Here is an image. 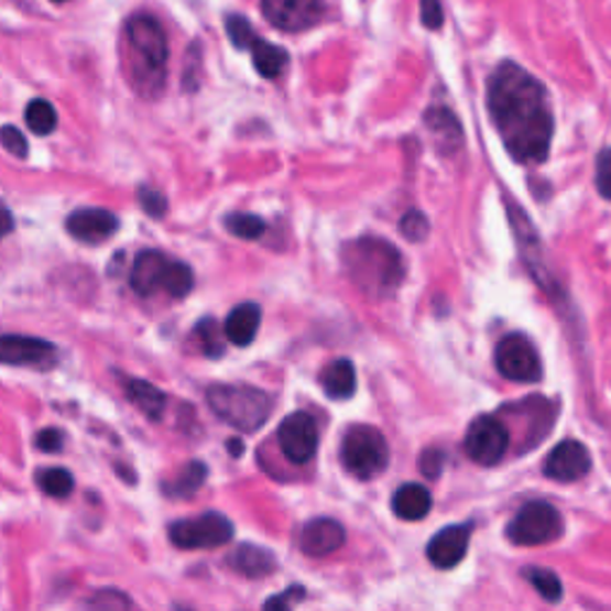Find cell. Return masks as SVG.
Listing matches in <instances>:
<instances>
[{
  "mask_svg": "<svg viewBox=\"0 0 611 611\" xmlns=\"http://www.w3.org/2000/svg\"><path fill=\"white\" fill-rule=\"evenodd\" d=\"M488 110L516 163H545L554 137L547 91L528 69L502 63L488 81Z\"/></svg>",
  "mask_w": 611,
  "mask_h": 611,
  "instance_id": "1",
  "label": "cell"
},
{
  "mask_svg": "<svg viewBox=\"0 0 611 611\" xmlns=\"http://www.w3.org/2000/svg\"><path fill=\"white\" fill-rule=\"evenodd\" d=\"M122 65L132 89L153 101L165 91L167 81V39L161 22L151 15L127 20L122 32Z\"/></svg>",
  "mask_w": 611,
  "mask_h": 611,
  "instance_id": "2",
  "label": "cell"
},
{
  "mask_svg": "<svg viewBox=\"0 0 611 611\" xmlns=\"http://www.w3.org/2000/svg\"><path fill=\"white\" fill-rule=\"evenodd\" d=\"M349 280L368 298H388L402 287L406 265L400 249L380 237H361L342 247Z\"/></svg>",
  "mask_w": 611,
  "mask_h": 611,
  "instance_id": "3",
  "label": "cell"
},
{
  "mask_svg": "<svg viewBox=\"0 0 611 611\" xmlns=\"http://www.w3.org/2000/svg\"><path fill=\"white\" fill-rule=\"evenodd\" d=\"M130 287L144 298L159 294L184 298L194 290V273L187 263L170 259L163 251H141L130 270Z\"/></svg>",
  "mask_w": 611,
  "mask_h": 611,
  "instance_id": "4",
  "label": "cell"
},
{
  "mask_svg": "<svg viewBox=\"0 0 611 611\" xmlns=\"http://www.w3.org/2000/svg\"><path fill=\"white\" fill-rule=\"evenodd\" d=\"M206 402L212 414L239 433H255L273 414V396L251 385H212Z\"/></svg>",
  "mask_w": 611,
  "mask_h": 611,
  "instance_id": "5",
  "label": "cell"
},
{
  "mask_svg": "<svg viewBox=\"0 0 611 611\" xmlns=\"http://www.w3.org/2000/svg\"><path fill=\"white\" fill-rule=\"evenodd\" d=\"M342 463L351 476L361 480H371L388 468L390 447L388 439L378 428L371 425H353L342 439Z\"/></svg>",
  "mask_w": 611,
  "mask_h": 611,
  "instance_id": "6",
  "label": "cell"
},
{
  "mask_svg": "<svg viewBox=\"0 0 611 611\" xmlns=\"http://www.w3.org/2000/svg\"><path fill=\"white\" fill-rule=\"evenodd\" d=\"M564 531L561 514L549 502H528L506 525V537L521 547L554 543Z\"/></svg>",
  "mask_w": 611,
  "mask_h": 611,
  "instance_id": "7",
  "label": "cell"
},
{
  "mask_svg": "<svg viewBox=\"0 0 611 611\" xmlns=\"http://www.w3.org/2000/svg\"><path fill=\"white\" fill-rule=\"evenodd\" d=\"M234 525L232 521L218 514V511H206V514L177 521L170 525V539L179 549H212L222 547L232 539Z\"/></svg>",
  "mask_w": 611,
  "mask_h": 611,
  "instance_id": "8",
  "label": "cell"
},
{
  "mask_svg": "<svg viewBox=\"0 0 611 611\" xmlns=\"http://www.w3.org/2000/svg\"><path fill=\"white\" fill-rule=\"evenodd\" d=\"M494 363L497 371H500L506 380L511 382H525V385H533L543 378V361H539V353L533 347V342L525 335H506L500 345L494 349Z\"/></svg>",
  "mask_w": 611,
  "mask_h": 611,
  "instance_id": "9",
  "label": "cell"
},
{
  "mask_svg": "<svg viewBox=\"0 0 611 611\" xmlns=\"http://www.w3.org/2000/svg\"><path fill=\"white\" fill-rule=\"evenodd\" d=\"M463 449L468 459L478 466H497L509 449V430L502 421L494 416H480L476 418L466 430Z\"/></svg>",
  "mask_w": 611,
  "mask_h": 611,
  "instance_id": "10",
  "label": "cell"
},
{
  "mask_svg": "<svg viewBox=\"0 0 611 611\" xmlns=\"http://www.w3.org/2000/svg\"><path fill=\"white\" fill-rule=\"evenodd\" d=\"M277 445L284 459L296 466H306L310 459H316L318 425L314 416L306 414V411H296V414L284 418L277 428Z\"/></svg>",
  "mask_w": 611,
  "mask_h": 611,
  "instance_id": "11",
  "label": "cell"
},
{
  "mask_svg": "<svg viewBox=\"0 0 611 611\" xmlns=\"http://www.w3.org/2000/svg\"><path fill=\"white\" fill-rule=\"evenodd\" d=\"M263 18L282 32H306L325 20V0H261Z\"/></svg>",
  "mask_w": 611,
  "mask_h": 611,
  "instance_id": "12",
  "label": "cell"
},
{
  "mask_svg": "<svg viewBox=\"0 0 611 611\" xmlns=\"http://www.w3.org/2000/svg\"><path fill=\"white\" fill-rule=\"evenodd\" d=\"M0 363L48 371L58 363V349L39 337L0 335Z\"/></svg>",
  "mask_w": 611,
  "mask_h": 611,
  "instance_id": "13",
  "label": "cell"
},
{
  "mask_svg": "<svg viewBox=\"0 0 611 611\" xmlns=\"http://www.w3.org/2000/svg\"><path fill=\"white\" fill-rule=\"evenodd\" d=\"M69 237H75L81 244H103L120 230V220L116 212L106 208H79L69 212L65 222Z\"/></svg>",
  "mask_w": 611,
  "mask_h": 611,
  "instance_id": "14",
  "label": "cell"
},
{
  "mask_svg": "<svg viewBox=\"0 0 611 611\" xmlns=\"http://www.w3.org/2000/svg\"><path fill=\"white\" fill-rule=\"evenodd\" d=\"M590 451L578 439H564L545 459V476L557 482H576L590 471Z\"/></svg>",
  "mask_w": 611,
  "mask_h": 611,
  "instance_id": "15",
  "label": "cell"
},
{
  "mask_svg": "<svg viewBox=\"0 0 611 611\" xmlns=\"http://www.w3.org/2000/svg\"><path fill=\"white\" fill-rule=\"evenodd\" d=\"M347 533L342 528V523L335 519H314L308 521L302 535H298V549H302L306 557H328V554H335L337 549L345 547Z\"/></svg>",
  "mask_w": 611,
  "mask_h": 611,
  "instance_id": "16",
  "label": "cell"
},
{
  "mask_svg": "<svg viewBox=\"0 0 611 611\" xmlns=\"http://www.w3.org/2000/svg\"><path fill=\"white\" fill-rule=\"evenodd\" d=\"M468 545H471V525L459 523L439 531L428 543L425 554L435 568H454L463 561Z\"/></svg>",
  "mask_w": 611,
  "mask_h": 611,
  "instance_id": "17",
  "label": "cell"
},
{
  "mask_svg": "<svg viewBox=\"0 0 611 611\" xmlns=\"http://www.w3.org/2000/svg\"><path fill=\"white\" fill-rule=\"evenodd\" d=\"M261 328V306L259 304H239L230 310L225 320V337L234 347H249Z\"/></svg>",
  "mask_w": 611,
  "mask_h": 611,
  "instance_id": "18",
  "label": "cell"
},
{
  "mask_svg": "<svg viewBox=\"0 0 611 611\" xmlns=\"http://www.w3.org/2000/svg\"><path fill=\"white\" fill-rule=\"evenodd\" d=\"M392 509L402 521H423L430 514L433 497L428 488L418 485V482H406V485L394 492Z\"/></svg>",
  "mask_w": 611,
  "mask_h": 611,
  "instance_id": "19",
  "label": "cell"
},
{
  "mask_svg": "<svg viewBox=\"0 0 611 611\" xmlns=\"http://www.w3.org/2000/svg\"><path fill=\"white\" fill-rule=\"evenodd\" d=\"M237 574L247 576V578H265L275 571V557L270 549L255 547V545H241L234 549V554L227 559Z\"/></svg>",
  "mask_w": 611,
  "mask_h": 611,
  "instance_id": "20",
  "label": "cell"
},
{
  "mask_svg": "<svg viewBox=\"0 0 611 611\" xmlns=\"http://www.w3.org/2000/svg\"><path fill=\"white\" fill-rule=\"evenodd\" d=\"M124 392H127V400H130L149 421L163 418L165 406H167V396L159 388L151 385V382L130 378V380H124Z\"/></svg>",
  "mask_w": 611,
  "mask_h": 611,
  "instance_id": "21",
  "label": "cell"
},
{
  "mask_svg": "<svg viewBox=\"0 0 611 611\" xmlns=\"http://www.w3.org/2000/svg\"><path fill=\"white\" fill-rule=\"evenodd\" d=\"M320 385L330 400H349L357 392V371H353L351 361L337 359L323 368Z\"/></svg>",
  "mask_w": 611,
  "mask_h": 611,
  "instance_id": "22",
  "label": "cell"
},
{
  "mask_svg": "<svg viewBox=\"0 0 611 611\" xmlns=\"http://www.w3.org/2000/svg\"><path fill=\"white\" fill-rule=\"evenodd\" d=\"M249 51H251V61H253L255 73H259L265 79L280 77L284 73V67H287V63H290L287 51L275 46V44H270V41H265L261 36L253 39V44H251Z\"/></svg>",
  "mask_w": 611,
  "mask_h": 611,
  "instance_id": "23",
  "label": "cell"
},
{
  "mask_svg": "<svg viewBox=\"0 0 611 611\" xmlns=\"http://www.w3.org/2000/svg\"><path fill=\"white\" fill-rule=\"evenodd\" d=\"M425 124H428V130L433 134L439 137V144L449 146L451 149H459L461 141H463V132H461V124L454 116L451 110L447 108H430L425 112Z\"/></svg>",
  "mask_w": 611,
  "mask_h": 611,
  "instance_id": "24",
  "label": "cell"
},
{
  "mask_svg": "<svg viewBox=\"0 0 611 611\" xmlns=\"http://www.w3.org/2000/svg\"><path fill=\"white\" fill-rule=\"evenodd\" d=\"M208 468L201 461H192L182 468V471L163 485V492L167 497H175V500H184V497H192L198 488L206 482Z\"/></svg>",
  "mask_w": 611,
  "mask_h": 611,
  "instance_id": "25",
  "label": "cell"
},
{
  "mask_svg": "<svg viewBox=\"0 0 611 611\" xmlns=\"http://www.w3.org/2000/svg\"><path fill=\"white\" fill-rule=\"evenodd\" d=\"M24 120L34 134L48 137L55 132V127H58V112H55V108L46 98H34L24 110Z\"/></svg>",
  "mask_w": 611,
  "mask_h": 611,
  "instance_id": "26",
  "label": "cell"
},
{
  "mask_svg": "<svg viewBox=\"0 0 611 611\" xmlns=\"http://www.w3.org/2000/svg\"><path fill=\"white\" fill-rule=\"evenodd\" d=\"M523 578H528L533 582V588L539 592V597L547 602H559L564 597V586L557 578V574L549 571V568H537L531 566L523 571Z\"/></svg>",
  "mask_w": 611,
  "mask_h": 611,
  "instance_id": "27",
  "label": "cell"
},
{
  "mask_svg": "<svg viewBox=\"0 0 611 611\" xmlns=\"http://www.w3.org/2000/svg\"><path fill=\"white\" fill-rule=\"evenodd\" d=\"M225 227L234 237L247 239V241L261 239L265 234V230H268L265 220L259 218V216H251V212H232V216L225 218Z\"/></svg>",
  "mask_w": 611,
  "mask_h": 611,
  "instance_id": "28",
  "label": "cell"
},
{
  "mask_svg": "<svg viewBox=\"0 0 611 611\" xmlns=\"http://www.w3.org/2000/svg\"><path fill=\"white\" fill-rule=\"evenodd\" d=\"M41 490L51 497H67L69 492L75 490V480L73 473L65 471V468H46L36 476Z\"/></svg>",
  "mask_w": 611,
  "mask_h": 611,
  "instance_id": "29",
  "label": "cell"
},
{
  "mask_svg": "<svg viewBox=\"0 0 611 611\" xmlns=\"http://www.w3.org/2000/svg\"><path fill=\"white\" fill-rule=\"evenodd\" d=\"M196 339H198V345H201L204 353L210 359H218L225 353V345H222V335H220V328H218V323L212 320V318H204L201 323L196 325V330H194Z\"/></svg>",
  "mask_w": 611,
  "mask_h": 611,
  "instance_id": "30",
  "label": "cell"
},
{
  "mask_svg": "<svg viewBox=\"0 0 611 611\" xmlns=\"http://www.w3.org/2000/svg\"><path fill=\"white\" fill-rule=\"evenodd\" d=\"M84 609L87 611H130L132 604H130V597H127L124 592L120 590H98L94 592L87 604H84Z\"/></svg>",
  "mask_w": 611,
  "mask_h": 611,
  "instance_id": "31",
  "label": "cell"
},
{
  "mask_svg": "<svg viewBox=\"0 0 611 611\" xmlns=\"http://www.w3.org/2000/svg\"><path fill=\"white\" fill-rule=\"evenodd\" d=\"M225 30H227V36H230V41L234 44V48H239V51L251 48L255 34H253V26L249 24L247 18L230 15L225 20Z\"/></svg>",
  "mask_w": 611,
  "mask_h": 611,
  "instance_id": "32",
  "label": "cell"
},
{
  "mask_svg": "<svg viewBox=\"0 0 611 611\" xmlns=\"http://www.w3.org/2000/svg\"><path fill=\"white\" fill-rule=\"evenodd\" d=\"M400 230L411 241H423L430 232V222L421 210H408V212H404V218L400 222Z\"/></svg>",
  "mask_w": 611,
  "mask_h": 611,
  "instance_id": "33",
  "label": "cell"
},
{
  "mask_svg": "<svg viewBox=\"0 0 611 611\" xmlns=\"http://www.w3.org/2000/svg\"><path fill=\"white\" fill-rule=\"evenodd\" d=\"M0 144H3V149L8 153L15 155V159H26V153H30L26 137L20 132V127H15V124L0 127Z\"/></svg>",
  "mask_w": 611,
  "mask_h": 611,
  "instance_id": "34",
  "label": "cell"
},
{
  "mask_svg": "<svg viewBox=\"0 0 611 611\" xmlns=\"http://www.w3.org/2000/svg\"><path fill=\"white\" fill-rule=\"evenodd\" d=\"M139 204H141V208L149 212L151 218H163L165 210H167L165 196L153 187H141L139 189Z\"/></svg>",
  "mask_w": 611,
  "mask_h": 611,
  "instance_id": "35",
  "label": "cell"
},
{
  "mask_svg": "<svg viewBox=\"0 0 611 611\" xmlns=\"http://www.w3.org/2000/svg\"><path fill=\"white\" fill-rule=\"evenodd\" d=\"M597 192L611 201V149H602L597 155Z\"/></svg>",
  "mask_w": 611,
  "mask_h": 611,
  "instance_id": "36",
  "label": "cell"
},
{
  "mask_svg": "<svg viewBox=\"0 0 611 611\" xmlns=\"http://www.w3.org/2000/svg\"><path fill=\"white\" fill-rule=\"evenodd\" d=\"M421 20L428 30H439L445 24L443 0H421Z\"/></svg>",
  "mask_w": 611,
  "mask_h": 611,
  "instance_id": "37",
  "label": "cell"
},
{
  "mask_svg": "<svg viewBox=\"0 0 611 611\" xmlns=\"http://www.w3.org/2000/svg\"><path fill=\"white\" fill-rule=\"evenodd\" d=\"M443 466H445V451L439 449H425L423 457H421V473L425 478H437L443 473Z\"/></svg>",
  "mask_w": 611,
  "mask_h": 611,
  "instance_id": "38",
  "label": "cell"
},
{
  "mask_svg": "<svg viewBox=\"0 0 611 611\" xmlns=\"http://www.w3.org/2000/svg\"><path fill=\"white\" fill-rule=\"evenodd\" d=\"M298 597H304V588L284 590L282 594L270 597V600L263 607V611H292V602L298 600Z\"/></svg>",
  "mask_w": 611,
  "mask_h": 611,
  "instance_id": "39",
  "label": "cell"
},
{
  "mask_svg": "<svg viewBox=\"0 0 611 611\" xmlns=\"http://www.w3.org/2000/svg\"><path fill=\"white\" fill-rule=\"evenodd\" d=\"M36 447L48 451V454L58 451V449H63V435L58 430H53V428L41 430L39 437H36Z\"/></svg>",
  "mask_w": 611,
  "mask_h": 611,
  "instance_id": "40",
  "label": "cell"
},
{
  "mask_svg": "<svg viewBox=\"0 0 611 611\" xmlns=\"http://www.w3.org/2000/svg\"><path fill=\"white\" fill-rule=\"evenodd\" d=\"M12 230H15V220H12V212L0 204V239L8 237Z\"/></svg>",
  "mask_w": 611,
  "mask_h": 611,
  "instance_id": "41",
  "label": "cell"
},
{
  "mask_svg": "<svg viewBox=\"0 0 611 611\" xmlns=\"http://www.w3.org/2000/svg\"><path fill=\"white\" fill-rule=\"evenodd\" d=\"M177 611H192L189 607H177Z\"/></svg>",
  "mask_w": 611,
  "mask_h": 611,
  "instance_id": "42",
  "label": "cell"
},
{
  "mask_svg": "<svg viewBox=\"0 0 611 611\" xmlns=\"http://www.w3.org/2000/svg\"><path fill=\"white\" fill-rule=\"evenodd\" d=\"M53 3H67V0H53Z\"/></svg>",
  "mask_w": 611,
  "mask_h": 611,
  "instance_id": "43",
  "label": "cell"
}]
</instances>
